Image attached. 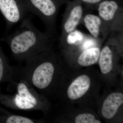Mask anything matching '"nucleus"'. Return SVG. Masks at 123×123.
Returning <instances> with one entry per match:
<instances>
[{
  "label": "nucleus",
  "mask_w": 123,
  "mask_h": 123,
  "mask_svg": "<svg viewBox=\"0 0 123 123\" xmlns=\"http://www.w3.org/2000/svg\"><path fill=\"white\" fill-rule=\"evenodd\" d=\"M0 40L8 44L14 59L20 62L26 61L51 46L49 35L36 29L28 18L23 20L17 31Z\"/></svg>",
  "instance_id": "f257e3e1"
},
{
  "label": "nucleus",
  "mask_w": 123,
  "mask_h": 123,
  "mask_svg": "<svg viewBox=\"0 0 123 123\" xmlns=\"http://www.w3.org/2000/svg\"><path fill=\"white\" fill-rule=\"evenodd\" d=\"M100 54V49L98 48L88 49L81 54L78 57V62L82 66L92 65L98 62Z\"/></svg>",
  "instance_id": "f8f14e48"
},
{
  "label": "nucleus",
  "mask_w": 123,
  "mask_h": 123,
  "mask_svg": "<svg viewBox=\"0 0 123 123\" xmlns=\"http://www.w3.org/2000/svg\"><path fill=\"white\" fill-rule=\"evenodd\" d=\"M81 2L79 0H75L73 2H69L72 8L69 15L63 24L64 33L68 34L75 30L79 24L83 14Z\"/></svg>",
  "instance_id": "423d86ee"
},
{
  "label": "nucleus",
  "mask_w": 123,
  "mask_h": 123,
  "mask_svg": "<svg viewBox=\"0 0 123 123\" xmlns=\"http://www.w3.org/2000/svg\"><path fill=\"white\" fill-rule=\"evenodd\" d=\"M120 0H103L98 5V14L105 21L113 19L119 7Z\"/></svg>",
  "instance_id": "1a4fd4ad"
},
{
  "label": "nucleus",
  "mask_w": 123,
  "mask_h": 123,
  "mask_svg": "<svg viewBox=\"0 0 123 123\" xmlns=\"http://www.w3.org/2000/svg\"><path fill=\"white\" fill-rule=\"evenodd\" d=\"M84 39L83 33L79 31L75 30L68 34L66 41L69 44H77L80 43Z\"/></svg>",
  "instance_id": "2eb2a0df"
},
{
  "label": "nucleus",
  "mask_w": 123,
  "mask_h": 123,
  "mask_svg": "<svg viewBox=\"0 0 123 123\" xmlns=\"http://www.w3.org/2000/svg\"><path fill=\"white\" fill-rule=\"evenodd\" d=\"M99 64L102 73L106 74L110 73L112 68V53L109 47H104L100 52Z\"/></svg>",
  "instance_id": "ddd939ff"
},
{
  "label": "nucleus",
  "mask_w": 123,
  "mask_h": 123,
  "mask_svg": "<svg viewBox=\"0 0 123 123\" xmlns=\"http://www.w3.org/2000/svg\"><path fill=\"white\" fill-rule=\"evenodd\" d=\"M7 83V93H2L0 88V105L15 110L47 111L48 103L45 97L17 73Z\"/></svg>",
  "instance_id": "f03ea898"
},
{
  "label": "nucleus",
  "mask_w": 123,
  "mask_h": 123,
  "mask_svg": "<svg viewBox=\"0 0 123 123\" xmlns=\"http://www.w3.org/2000/svg\"><path fill=\"white\" fill-rule=\"evenodd\" d=\"M85 4L91 5H98L103 0H79Z\"/></svg>",
  "instance_id": "f3484780"
},
{
  "label": "nucleus",
  "mask_w": 123,
  "mask_h": 123,
  "mask_svg": "<svg viewBox=\"0 0 123 123\" xmlns=\"http://www.w3.org/2000/svg\"><path fill=\"white\" fill-rule=\"evenodd\" d=\"M76 123H101L97 120L94 115L89 113L80 114L76 117L75 120Z\"/></svg>",
  "instance_id": "dca6fc26"
},
{
  "label": "nucleus",
  "mask_w": 123,
  "mask_h": 123,
  "mask_svg": "<svg viewBox=\"0 0 123 123\" xmlns=\"http://www.w3.org/2000/svg\"><path fill=\"white\" fill-rule=\"evenodd\" d=\"M84 22L86 27L91 35L97 38L99 35L101 24L100 18L93 14H87L84 18Z\"/></svg>",
  "instance_id": "4468645a"
},
{
  "label": "nucleus",
  "mask_w": 123,
  "mask_h": 123,
  "mask_svg": "<svg viewBox=\"0 0 123 123\" xmlns=\"http://www.w3.org/2000/svg\"><path fill=\"white\" fill-rule=\"evenodd\" d=\"M28 11L42 19L49 29L53 26L58 8L65 0H24Z\"/></svg>",
  "instance_id": "20e7f679"
},
{
  "label": "nucleus",
  "mask_w": 123,
  "mask_h": 123,
  "mask_svg": "<svg viewBox=\"0 0 123 123\" xmlns=\"http://www.w3.org/2000/svg\"><path fill=\"white\" fill-rule=\"evenodd\" d=\"M28 11L24 0H0V12L8 26L20 21Z\"/></svg>",
  "instance_id": "39448f33"
},
{
  "label": "nucleus",
  "mask_w": 123,
  "mask_h": 123,
  "mask_svg": "<svg viewBox=\"0 0 123 123\" xmlns=\"http://www.w3.org/2000/svg\"><path fill=\"white\" fill-rule=\"evenodd\" d=\"M17 67L10 64L8 60L0 45V84L8 82L16 74Z\"/></svg>",
  "instance_id": "9d476101"
},
{
  "label": "nucleus",
  "mask_w": 123,
  "mask_h": 123,
  "mask_svg": "<svg viewBox=\"0 0 123 123\" xmlns=\"http://www.w3.org/2000/svg\"><path fill=\"white\" fill-rule=\"evenodd\" d=\"M50 50L47 49L27 60L23 67H17L18 76L44 97L54 82L56 72V58Z\"/></svg>",
  "instance_id": "7ed1b4c3"
},
{
  "label": "nucleus",
  "mask_w": 123,
  "mask_h": 123,
  "mask_svg": "<svg viewBox=\"0 0 123 123\" xmlns=\"http://www.w3.org/2000/svg\"><path fill=\"white\" fill-rule=\"evenodd\" d=\"M123 103V95L117 92L110 94L104 102L102 114L104 118H112L116 114L119 107Z\"/></svg>",
  "instance_id": "6e6552de"
},
{
  "label": "nucleus",
  "mask_w": 123,
  "mask_h": 123,
  "mask_svg": "<svg viewBox=\"0 0 123 123\" xmlns=\"http://www.w3.org/2000/svg\"><path fill=\"white\" fill-rule=\"evenodd\" d=\"M92 42L91 41H88L86 42L84 45H83V48L85 49H88V48L92 46Z\"/></svg>",
  "instance_id": "a211bd4d"
},
{
  "label": "nucleus",
  "mask_w": 123,
  "mask_h": 123,
  "mask_svg": "<svg viewBox=\"0 0 123 123\" xmlns=\"http://www.w3.org/2000/svg\"><path fill=\"white\" fill-rule=\"evenodd\" d=\"M43 121L12 114L0 106V123H40Z\"/></svg>",
  "instance_id": "9b49d317"
},
{
  "label": "nucleus",
  "mask_w": 123,
  "mask_h": 123,
  "mask_svg": "<svg viewBox=\"0 0 123 123\" xmlns=\"http://www.w3.org/2000/svg\"><path fill=\"white\" fill-rule=\"evenodd\" d=\"M90 84V78L87 75L79 76L68 87L67 91L68 97L73 100L80 98L88 91Z\"/></svg>",
  "instance_id": "0eeeda50"
}]
</instances>
